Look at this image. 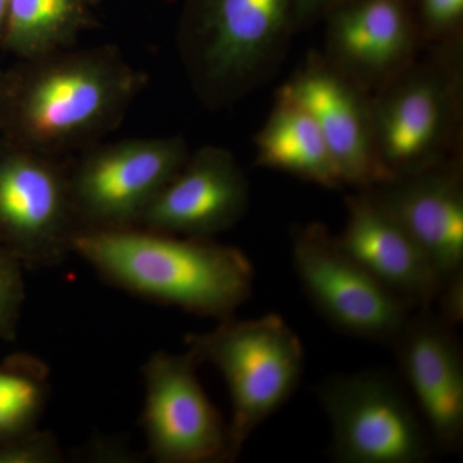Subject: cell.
<instances>
[{
    "label": "cell",
    "mask_w": 463,
    "mask_h": 463,
    "mask_svg": "<svg viewBox=\"0 0 463 463\" xmlns=\"http://www.w3.org/2000/svg\"><path fill=\"white\" fill-rule=\"evenodd\" d=\"M146 80L109 45L23 60L5 71L0 134L67 157L118 129Z\"/></svg>",
    "instance_id": "cell-1"
},
{
    "label": "cell",
    "mask_w": 463,
    "mask_h": 463,
    "mask_svg": "<svg viewBox=\"0 0 463 463\" xmlns=\"http://www.w3.org/2000/svg\"><path fill=\"white\" fill-rule=\"evenodd\" d=\"M72 252L115 288L191 315L230 318L254 288V268L233 246L130 228L80 232Z\"/></svg>",
    "instance_id": "cell-2"
},
{
    "label": "cell",
    "mask_w": 463,
    "mask_h": 463,
    "mask_svg": "<svg viewBox=\"0 0 463 463\" xmlns=\"http://www.w3.org/2000/svg\"><path fill=\"white\" fill-rule=\"evenodd\" d=\"M188 352L200 364L214 365L230 390L231 462L261 423L294 395L304 370V347L281 316L222 319L213 330L188 334Z\"/></svg>",
    "instance_id": "cell-3"
},
{
    "label": "cell",
    "mask_w": 463,
    "mask_h": 463,
    "mask_svg": "<svg viewBox=\"0 0 463 463\" xmlns=\"http://www.w3.org/2000/svg\"><path fill=\"white\" fill-rule=\"evenodd\" d=\"M294 24V0H188L179 47L200 96L222 105L242 93Z\"/></svg>",
    "instance_id": "cell-4"
},
{
    "label": "cell",
    "mask_w": 463,
    "mask_h": 463,
    "mask_svg": "<svg viewBox=\"0 0 463 463\" xmlns=\"http://www.w3.org/2000/svg\"><path fill=\"white\" fill-rule=\"evenodd\" d=\"M407 67L373 97L380 183L448 163L458 133V63L447 50Z\"/></svg>",
    "instance_id": "cell-5"
},
{
    "label": "cell",
    "mask_w": 463,
    "mask_h": 463,
    "mask_svg": "<svg viewBox=\"0 0 463 463\" xmlns=\"http://www.w3.org/2000/svg\"><path fill=\"white\" fill-rule=\"evenodd\" d=\"M190 156L181 136L97 143L69 160L80 232L138 228L155 197Z\"/></svg>",
    "instance_id": "cell-6"
},
{
    "label": "cell",
    "mask_w": 463,
    "mask_h": 463,
    "mask_svg": "<svg viewBox=\"0 0 463 463\" xmlns=\"http://www.w3.org/2000/svg\"><path fill=\"white\" fill-rule=\"evenodd\" d=\"M69 160L0 136V245L25 269L57 267L72 254L80 230Z\"/></svg>",
    "instance_id": "cell-7"
},
{
    "label": "cell",
    "mask_w": 463,
    "mask_h": 463,
    "mask_svg": "<svg viewBox=\"0 0 463 463\" xmlns=\"http://www.w3.org/2000/svg\"><path fill=\"white\" fill-rule=\"evenodd\" d=\"M341 463H423L431 437L401 385L381 371L336 374L317 390Z\"/></svg>",
    "instance_id": "cell-8"
},
{
    "label": "cell",
    "mask_w": 463,
    "mask_h": 463,
    "mask_svg": "<svg viewBox=\"0 0 463 463\" xmlns=\"http://www.w3.org/2000/svg\"><path fill=\"white\" fill-rule=\"evenodd\" d=\"M291 245L295 272L317 312L344 334L392 345L412 307L344 251L325 225L295 228Z\"/></svg>",
    "instance_id": "cell-9"
},
{
    "label": "cell",
    "mask_w": 463,
    "mask_h": 463,
    "mask_svg": "<svg viewBox=\"0 0 463 463\" xmlns=\"http://www.w3.org/2000/svg\"><path fill=\"white\" fill-rule=\"evenodd\" d=\"M200 365L188 350H160L143 365L141 425L155 462H231L228 423L200 383Z\"/></svg>",
    "instance_id": "cell-10"
},
{
    "label": "cell",
    "mask_w": 463,
    "mask_h": 463,
    "mask_svg": "<svg viewBox=\"0 0 463 463\" xmlns=\"http://www.w3.org/2000/svg\"><path fill=\"white\" fill-rule=\"evenodd\" d=\"M325 18L323 58L367 93L416 61L421 38L411 0H341Z\"/></svg>",
    "instance_id": "cell-11"
},
{
    "label": "cell",
    "mask_w": 463,
    "mask_h": 463,
    "mask_svg": "<svg viewBox=\"0 0 463 463\" xmlns=\"http://www.w3.org/2000/svg\"><path fill=\"white\" fill-rule=\"evenodd\" d=\"M277 96L312 116L321 130L343 185L358 191L379 184L373 143V97L315 56L283 85Z\"/></svg>",
    "instance_id": "cell-12"
},
{
    "label": "cell",
    "mask_w": 463,
    "mask_h": 463,
    "mask_svg": "<svg viewBox=\"0 0 463 463\" xmlns=\"http://www.w3.org/2000/svg\"><path fill=\"white\" fill-rule=\"evenodd\" d=\"M248 179L228 149L206 146L190 154L146 210L138 228L213 240L248 210Z\"/></svg>",
    "instance_id": "cell-13"
},
{
    "label": "cell",
    "mask_w": 463,
    "mask_h": 463,
    "mask_svg": "<svg viewBox=\"0 0 463 463\" xmlns=\"http://www.w3.org/2000/svg\"><path fill=\"white\" fill-rule=\"evenodd\" d=\"M392 346L431 440L458 452L463 440V356L455 326L416 310Z\"/></svg>",
    "instance_id": "cell-14"
},
{
    "label": "cell",
    "mask_w": 463,
    "mask_h": 463,
    "mask_svg": "<svg viewBox=\"0 0 463 463\" xmlns=\"http://www.w3.org/2000/svg\"><path fill=\"white\" fill-rule=\"evenodd\" d=\"M368 191L420 246L441 288L463 274V185L456 163L448 161Z\"/></svg>",
    "instance_id": "cell-15"
},
{
    "label": "cell",
    "mask_w": 463,
    "mask_h": 463,
    "mask_svg": "<svg viewBox=\"0 0 463 463\" xmlns=\"http://www.w3.org/2000/svg\"><path fill=\"white\" fill-rule=\"evenodd\" d=\"M344 251L413 310L431 309L441 282L420 246L368 190L346 199Z\"/></svg>",
    "instance_id": "cell-16"
},
{
    "label": "cell",
    "mask_w": 463,
    "mask_h": 463,
    "mask_svg": "<svg viewBox=\"0 0 463 463\" xmlns=\"http://www.w3.org/2000/svg\"><path fill=\"white\" fill-rule=\"evenodd\" d=\"M258 165L289 174L330 190L344 187L321 130L306 109L277 96L255 137Z\"/></svg>",
    "instance_id": "cell-17"
},
{
    "label": "cell",
    "mask_w": 463,
    "mask_h": 463,
    "mask_svg": "<svg viewBox=\"0 0 463 463\" xmlns=\"http://www.w3.org/2000/svg\"><path fill=\"white\" fill-rule=\"evenodd\" d=\"M91 24L90 0H9L2 51L32 60L71 48Z\"/></svg>",
    "instance_id": "cell-18"
},
{
    "label": "cell",
    "mask_w": 463,
    "mask_h": 463,
    "mask_svg": "<svg viewBox=\"0 0 463 463\" xmlns=\"http://www.w3.org/2000/svg\"><path fill=\"white\" fill-rule=\"evenodd\" d=\"M50 392V368L38 356L14 353L0 364V444L38 429Z\"/></svg>",
    "instance_id": "cell-19"
},
{
    "label": "cell",
    "mask_w": 463,
    "mask_h": 463,
    "mask_svg": "<svg viewBox=\"0 0 463 463\" xmlns=\"http://www.w3.org/2000/svg\"><path fill=\"white\" fill-rule=\"evenodd\" d=\"M421 41L450 44L463 24V0H411Z\"/></svg>",
    "instance_id": "cell-20"
},
{
    "label": "cell",
    "mask_w": 463,
    "mask_h": 463,
    "mask_svg": "<svg viewBox=\"0 0 463 463\" xmlns=\"http://www.w3.org/2000/svg\"><path fill=\"white\" fill-rule=\"evenodd\" d=\"M23 264L0 245V341H14L25 304Z\"/></svg>",
    "instance_id": "cell-21"
},
{
    "label": "cell",
    "mask_w": 463,
    "mask_h": 463,
    "mask_svg": "<svg viewBox=\"0 0 463 463\" xmlns=\"http://www.w3.org/2000/svg\"><path fill=\"white\" fill-rule=\"evenodd\" d=\"M63 458L57 438L39 429L0 444V463H60Z\"/></svg>",
    "instance_id": "cell-22"
},
{
    "label": "cell",
    "mask_w": 463,
    "mask_h": 463,
    "mask_svg": "<svg viewBox=\"0 0 463 463\" xmlns=\"http://www.w3.org/2000/svg\"><path fill=\"white\" fill-rule=\"evenodd\" d=\"M341 0H294L295 24H309L325 18Z\"/></svg>",
    "instance_id": "cell-23"
},
{
    "label": "cell",
    "mask_w": 463,
    "mask_h": 463,
    "mask_svg": "<svg viewBox=\"0 0 463 463\" xmlns=\"http://www.w3.org/2000/svg\"><path fill=\"white\" fill-rule=\"evenodd\" d=\"M9 0H0V51H2L3 36H5V21H7Z\"/></svg>",
    "instance_id": "cell-24"
},
{
    "label": "cell",
    "mask_w": 463,
    "mask_h": 463,
    "mask_svg": "<svg viewBox=\"0 0 463 463\" xmlns=\"http://www.w3.org/2000/svg\"><path fill=\"white\" fill-rule=\"evenodd\" d=\"M3 88H5V71L0 70V100H2Z\"/></svg>",
    "instance_id": "cell-25"
}]
</instances>
